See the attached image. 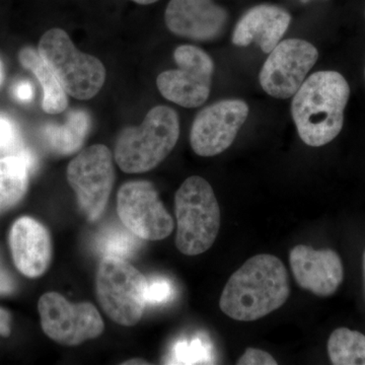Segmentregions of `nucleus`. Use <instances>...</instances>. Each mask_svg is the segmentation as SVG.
<instances>
[{"label": "nucleus", "mask_w": 365, "mask_h": 365, "mask_svg": "<svg viewBox=\"0 0 365 365\" xmlns=\"http://www.w3.org/2000/svg\"><path fill=\"white\" fill-rule=\"evenodd\" d=\"M289 294V278L282 261L273 255H257L230 276L220 307L235 321H257L282 307Z\"/></svg>", "instance_id": "1"}, {"label": "nucleus", "mask_w": 365, "mask_h": 365, "mask_svg": "<svg viewBox=\"0 0 365 365\" xmlns=\"http://www.w3.org/2000/svg\"><path fill=\"white\" fill-rule=\"evenodd\" d=\"M350 86L337 71H318L295 93L292 115L302 140L312 148L330 143L344 123Z\"/></svg>", "instance_id": "2"}, {"label": "nucleus", "mask_w": 365, "mask_h": 365, "mask_svg": "<svg viewBox=\"0 0 365 365\" xmlns=\"http://www.w3.org/2000/svg\"><path fill=\"white\" fill-rule=\"evenodd\" d=\"M179 115L167 106H157L139 126L120 132L115 160L128 174H141L157 168L172 153L179 140Z\"/></svg>", "instance_id": "3"}, {"label": "nucleus", "mask_w": 365, "mask_h": 365, "mask_svg": "<svg viewBox=\"0 0 365 365\" xmlns=\"http://www.w3.org/2000/svg\"><path fill=\"white\" fill-rule=\"evenodd\" d=\"M177 248L187 256L205 253L220 228V209L212 187L199 176L188 178L175 197Z\"/></svg>", "instance_id": "4"}, {"label": "nucleus", "mask_w": 365, "mask_h": 365, "mask_svg": "<svg viewBox=\"0 0 365 365\" xmlns=\"http://www.w3.org/2000/svg\"><path fill=\"white\" fill-rule=\"evenodd\" d=\"M38 51L72 98L91 100L104 86V64L97 57L79 51L62 29L47 31L41 38Z\"/></svg>", "instance_id": "5"}, {"label": "nucleus", "mask_w": 365, "mask_h": 365, "mask_svg": "<svg viewBox=\"0 0 365 365\" xmlns=\"http://www.w3.org/2000/svg\"><path fill=\"white\" fill-rule=\"evenodd\" d=\"M96 287L101 307L115 323L132 327L143 318L148 280L128 261L104 257L98 265Z\"/></svg>", "instance_id": "6"}, {"label": "nucleus", "mask_w": 365, "mask_h": 365, "mask_svg": "<svg viewBox=\"0 0 365 365\" xmlns=\"http://www.w3.org/2000/svg\"><path fill=\"white\" fill-rule=\"evenodd\" d=\"M66 176L88 220H98L107 207L114 185L111 150L104 144L86 148L69 163Z\"/></svg>", "instance_id": "7"}, {"label": "nucleus", "mask_w": 365, "mask_h": 365, "mask_svg": "<svg viewBox=\"0 0 365 365\" xmlns=\"http://www.w3.org/2000/svg\"><path fill=\"white\" fill-rule=\"evenodd\" d=\"M178 68L163 71L157 78L160 95L184 108H198L210 95L215 63L210 56L193 45H181L175 50Z\"/></svg>", "instance_id": "8"}, {"label": "nucleus", "mask_w": 365, "mask_h": 365, "mask_svg": "<svg viewBox=\"0 0 365 365\" xmlns=\"http://www.w3.org/2000/svg\"><path fill=\"white\" fill-rule=\"evenodd\" d=\"M38 309L43 331L61 345L78 346L96 339L105 329L102 317L93 304H72L58 292L43 294Z\"/></svg>", "instance_id": "9"}, {"label": "nucleus", "mask_w": 365, "mask_h": 365, "mask_svg": "<svg viewBox=\"0 0 365 365\" xmlns=\"http://www.w3.org/2000/svg\"><path fill=\"white\" fill-rule=\"evenodd\" d=\"M117 211L124 227L146 241H160L172 234L174 220L148 181L122 185L117 195Z\"/></svg>", "instance_id": "10"}, {"label": "nucleus", "mask_w": 365, "mask_h": 365, "mask_svg": "<svg viewBox=\"0 0 365 365\" xmlns=\"http://www.w3.org/2000/svg\"><path fill=\"white\" fill-rule=\"evenodd\" d=\"M318 58V50L307 41L287 39L278 43L262 67V88L280 100L294 97Z\"/></svg>", "instance_id": "11"}, {"label": "nucleus", "mask_w": 365, "mask_h": 365, "mask_svg": "<svg viewBox=\"0 0 365 365\" xmlns=\"http://www.w3.org/2000/svg\"><path fill=\"white\" fill-rule=\"evenodd\" d=\"M249 107L242 100H223L198 113L190 133L192 150L200 157H215L227 150L246 122Z\"/></svg>", "instance_id": "12"}, {"label": "nucleus", "mask_w": 365, "mask_h": 365, "mask_svg": "<svg viewBox=\"0 0 365 365\" xmlns=\"http://www.w3.org/2000/svg\"><path fill=\"white\" fill-rule=\"evenodd\" d=\"M165 21L175 35L207 42L218 39L225 32L228 14L213 0H170Z\"/></svg>", "instance_id": "13"}, {"label": "nucleus", "mask_w": 365, "mask_h": 365, "mask_svg": "<svg viewBox=\"0 0 365 365\" xmlns=\"http://www.w3.org/2000/svg\"><path fill=\"white\" fill-rule=\"evenodd\" d=\"M289 263L297 284L319 297L335 294L344 278L342 261L333 250L299 245L290 251Z\"/></svg>", "instance_id": "14"}, {"label": "nucleus", "mask_w": 365, "mask_h": 365, "mask_svg": "<svg viewBox=\"0 0 365 365\" xmlns=\"http://www.w3.org/2000/svg\"><path fill=\"white\" fill-rule=\"evenodd\" d=\"M9 242L14 265L26 277H40L49 268L51 237L35 218L23 216L16 220L9 230Z\"/></svg>", "instance_id": "15"}, {"label": "nucleus", "mask_w": 365, "mask_h": 365, "mask_svg": "<svg viewBox=\"0 0 365 365\" xmlns=\"http://www.w3.org/2000/svg\"><path fill=\"white\" fill-rule=\"evenodd\" d=\"M292 23L287 9L273 4H260L250 9L240 19L232 33V44L247 47L256 42L264 53L278 45Z\"/></svg>", "instance_id": "16"}, {"label": "nucleus", "mask_w": 365, "mask_h": 365, "mask_svg": "<svg viewBox=\"0 0 365 365\" xmlns=\"http://www.w3.org/2000/svg\"><path fill=\"white\" fill-rule=\"evenodd\" d=\"M19 60L21 66L32 72L39 81L43 90V110L48 114H60L68 107L67 93L55 76L51 67L41 56L38 50L26 47L19 53Z\"/></svg>", "instance_id": "17"}, {"label": "nucleus", "mask_w": 365, "mask_h": 365, "mask_svg": "<svg viewBox=\"0 0 365 365\" xmlns=\"http://www.w3.org/2000/svg\"><path fill=\"white\" fill-rule=\"evenodd\" d=\"M91 127L90 115L83 110L72 111L66 124H49L44 128L48 146L59 155H71L83 146Z\"/></svg>", "instance_id": "18"}, {"label": "nucleus", "mask_w": 365, "mask_h": 365, "mask_svg": "<svg viewBox=\"0 0 365 365\" xmlns=\"http://www.w3.org/2000/svg\"><path fill=\"white\" fill-rule=\"evenodd\" d=\"M31 169L20 155L0 160V215L23 200L29 187Z\"/></svg>", "instance_id": "19"}, {"label": "nucleus", "mask_w": 365, "mask_h": 365, "mask_svg": "<svg viewBox=\"0 0 365 365\" xmlns=\"http://www.w3.org/2000/svg\"><path fill=\"white\" fill-rule=\"evenodd\" d=\"M328 353L335 365H365V335L347 328L336 329L328 340Z\"/></svg>", "instance_id": "20"}, {"label": "nucleus", "mask_w": 365, "mask_h": 365, "mask_svg": "<svg viewBox=\"0 0 365 365\" xmlns=\"http://www.w3.org/2000/svg\"><path fill=\"white\" fill-rule=\"evenodd\" d=\"M140 240L126 227H111L106 228L98 235L97 247L104 257L128 260L138 251Z\"/></svg>", "instance_id": "21"}, {"label": "nucleus", "mask_w": 365, "mask_h": 365, "mask_svg": "<svg viewBox=\"0 0 365 365\" xmlns=\"http://www.w3.org/2000/svg\"><path fill=\"white\" fill-rule=\"evenodd\" d=\"M210 352V345L202 337L193 338L191 341H180L173 347L168 364H210L212 360Z\"/></svg>", "instance_id": "22"}, {"label": "nucleus", "mask_w": 365, "mask_h": 365, "mask_svg": "<svg viewBox=\"0 0 365 365\" xmlns=\"http://www.w3.org/2000/svg\"><path fill=\"white\" fill-rule=\"evenodd\" d=\"M175 289L173 283L163 277H155L148 280L146 289V304L160 306L167 304L174 297Z\"/></svg>", "instance_id": "23"}, {"label": "nucleus", "mask_w": 365, "mask_h": 365, "mask_svg": "<svg viewBox=\"0 0 365 365\" xmlns=\"http://www.w3.org/2000/svg\"><path fill=\"white\" fill-rule=\"evenodd\" d=\"M0 150L16 155L21 150L20 134L16 124L4 115H0Z\"/></svg>", "instance_id": "24"}, {"label": "nucleus", "mask_w": 365, "mask_h": 365, "mask_svg": "<svg viewBox=\"0 0 365 365\" xmlns=\"http://www.w3.org/2000/svg\"><path fill=\"white\" fill-rule=\"evenodd\" d=\"M239 365H275L277 361L272 355L256 348H247L244 354L237 360Z\"/></svg>", "instance_id": "25"}, {"label": "nucleus", "mask_w": 365, "mask_h": 365, "mask_svg": "<svg viewBox=\"0 0 365 365\" xmlns=\"http://www.w3.org/2000/svg\"><path fill=\"white\" fill-rule=\"evenodd\" d=\"M16 289V282L13 274L9 272L0 256V297L14 294Z\"/></svg>", "instance_id": "26"}, {"label": "nucleus", "mask_w": 365, "mask_h": 365, "mask_svg": "<svg viewBox=\"0 0 365 365\" xmlns=\"http://www.w3.org/2000/svg\"><path fill=\"white\" fill-rule=\"evenodd\" d=\"M14 97L21 103H29L34 98V86L29 81H21L14 85Z\"/></svg>", "instance_id": "27"}, {"label": "nucleus", "mask_w": 365, "mask_h": 365, "mask_svg": "<svg viewBox=\"0 0 365 365\" xmlns=\"http://www.w3.org/2000/svg\"><path fill=\"white\" fill-rule=\"evenodd\" d=\"M11 333V316L9 311L0 307V336L9 337Z\"/></svg>", "instance_id": "28"}, {"label": "nucleus", "mask_w": 365, "mask_h": 365, "mask_svg": "<svg viewBox=\"0 0 365 365\" xmlns=\"http://www.w3.org/2000/svg\"><path fill=\"white\" fill-rule=\"evenodd\" d=\"M132 1L135 2V4H141V6H148V4H155V2L158 1V0H132Z\"/></svg>", "instance_id": "29"}, {"label": "nucleus", "mask_w": 365, "mask_h": 365, "mask_svg": "<svg viewBox=\"0 0 365 365\" xmlns=\"http://www.w3.org/2000/svg\"><path fill=\"white\" fill-rule=\"evenodd\" d=\"M123 364H148L145 360L143 359H131L128 360L127 362H124Z\"/></svg>", "instance_id": "30"}, {"label": "nucleus", "mask_w": 365, "mask_h": 365, "mask_svg": "<svg viewBox=\"0 0 365 365\" xmlns=\"http://www.w3.org/2000/svg\"><path fill=\"white\" fill-rule=\"evenodd\" d=\"M4 81V66L2 63L1 59H0V88H1L2 83Z\"/></svg>", "instance_id": "31"}, {"label": "nucleus", "mask_w": 365, "mask_h": 365, "mask_svg": "<svg viewBox=\"0 0 365 365\" xmlns=\"http://www.w3.org/2000/svg\"><path fill=\"white\" fill-rule=\"evenodd\" d=\"M364 289H365V251L364 255Z\"/></svg>", "instance_id": "32"}, {"label": "nucleus", "mask_w": 365, "mask_h": 365, "mask_svg": "<svg viewBox=\"0 0 365 365\" xmlns=\"http://www.w3.org/2000/svg\"><path fill=\"white\" fill-rule=\"evenodd\" d=\"M300 1L304 2V4H307V2L312 1V0H300Z\"/></svg>", "instance_id": "33"}, {"label": "nucleus", "mask_w": 365, "mask_h": 365, "mask_svg": "<svg viewBox=\"0 0 365 365\" xmlns=\"http://www.w3.org/2000/svg\"><path fill=\"white\" fill-rule=\"evenodd\" d=\"M364 78H365V67H364Z\"/></svg>", "instance_id": "34"}]
</instances>
